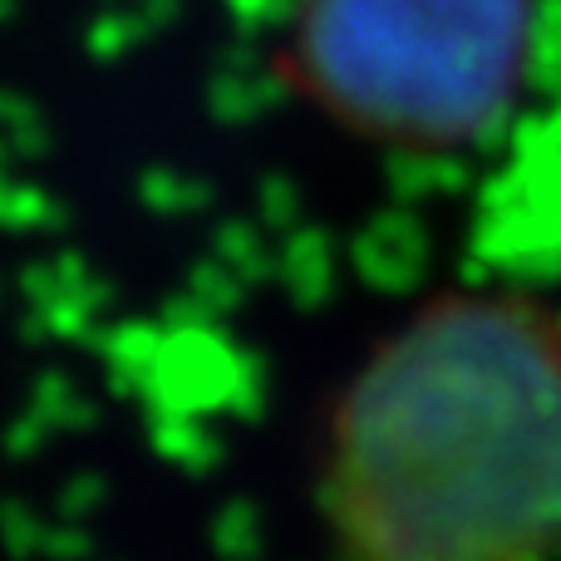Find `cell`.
<instances>
[{
    "instance_id": "7a4b0ae2",
    "label": "cell",
    "mask_w": 561,
    "mask_h": 561,
    "mask_svg": "<svg viewBox=\"0 0 561 561\" xmlns=\"http://www.w3.org/2000/svg\"><path fill=\"white\" fill-rule=\"evenodd\" d=\"M533 39L537 0H296L280 69L345 134L434 158L507 124Z\"/></svg>"
},
{
    "instance_id": "6da1fadb",
    "label": "cell",
    "mask_w": 561,
    "mask_h": 561,
    "mask_svg": "<svg viewBox=\"0 0 561 561\" xmlns=\"http://www.w3.org/2000/svg\"><path fill=\"white\" fill-rule=\"evenodd\" d=\"M316 503L335 561H561V316L419 306L340 389Z\"/></svg>"
}]
</instances>
